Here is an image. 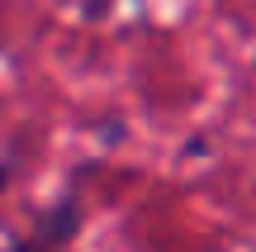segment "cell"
Wrapping results in <instances>:
<instances>
[{"instance_id":"6da1fadb","label":"cell","mask_w":256,"mask_h":252,"mask_svg":"<svg viewBox=\"0 0 256 252\" xmlns=\"http://www.w3.org/2000/svg\"><path fill=\"white\" fill-rule=\"evenodd\" d=\"M81 195L76 190H66V195L52 200V209H43V214L34 219V228H28L24 238H14L5 252H66L72 247V238L81 233Z\"/></svg>"},{"instance_id":"7a4b0ae2","label":"cell","mask_w":256,"mask_h":252,"mask_svg":"<svg viewBox=\"0 0 256 252\" xmlns=\"http://www.w3.org/2000/svg\"><path fill=\"white\" fill-rule=\"evenodd\" d=\"M5 181H10V167H5V162H0V190H5Z\"/></svg>"}]
</instances>
